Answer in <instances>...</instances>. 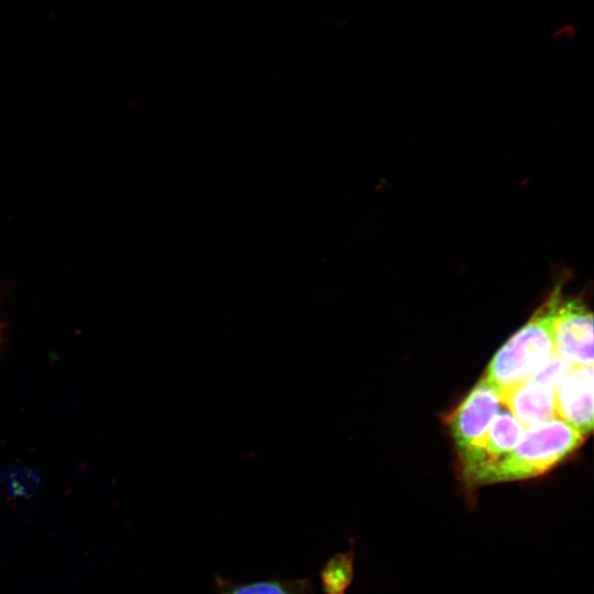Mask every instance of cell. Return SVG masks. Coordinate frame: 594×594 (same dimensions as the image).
Masks as SVG:
<instances>
[{
    "instance_id": "9c48e42d",
    "label": "cell",
    "mask_w": 594,
    "mask_h": 594,
    "mask_svg": "<svg viewBox=\"0 0 594 594\" xmlns=\"http://www.w3.org/2000/svg\"><path fill=\"white\" fill-rule=\"evenodd\" d=\"M353 549L331 557L320 572L326 594H344L354 576Z\"/></svg>"
},
{
    "instance_id": "30bf717a",
    "label": "cell",
    "mask_w": 594,
    "mask_h": 594,
    "mask_svg": "<svg viewBox=\"0 0 594 594\" xmlns=\"http://www.w3.org/2000/svg\"><path fill=\"white\" fill-rule=\"evenodd\" d=\"M572 366L556 353L531 378L556 392Z\"/></svg>"
},
{
    "instance_id": "6da1fadb",
    "label": "cell",
    "mask_w": 594,
    "mask_h": 594,
    "mask_svg": "<svg viewBox=\"0 0 594 594\" xmlns=\"http://www.w3.org/2000/svg\"><path fill=\"white\" fill-rule=\"evenodd\" d=\"M560 299L557 288L491 360L483 377L499 392L531 378L556 354L553 321Z\"/></svg>"
},
{
    "instance_id": "7a4b0ae2",
    "label": "cell",
    "mask_w": 594,
    "mask_h": 594,
    "mask_svg": "<svg viewBox=\"0 0 594 594\" xmlns=\"http://www.w3.org/2000/svg\"><path fill=\"white\" fill-rule=\"evenodd\" d=\"M583 440L580 432L559 418L528 427L513 450L487 474L484 485L543 475Z\"/></svg>"
},
{
    "instance_id": "277c9868",
    "label": "cell",
    "mask_w": 594,
    "mask_h": 594,
    "mask_svg": "<svg viewBox=\"0 0 594 594\" xmlns=\"http://www.w3.org/2000/svg\"><path fill=\"white\" fill-rule=\"evenodd\" d=\"M553 341L556 353L571 365H593V315L584 304L560 299Z\"/></svg>"
},
{
    "instance_id": "3957f363",
    "label": "cell",
    "mask_w": 594,
    "mask_h": 594,
    "mask_svg": "<svg viewBox=\"0 0 594 594\" xmlns=\"http://www.w3.org/2000/svg\"><path fill=\"white\" fill-rule=\"evenodd\" d=\"M522 433L520 422L504 410L496 414L476 442L460 451L461 480L470 494L484 486L487 474L513 450Z\"/></svg>"
},
{
    "instance_id": "5b68a950",
    "label": "cell",
    "mask_w": 594,
    "mask_h": 594,
    "mask_svg": "<svg viewBox=\"0 0 594 594\" xmlns=\"http://www.w3.org/2000/svg\"><path fill=\"white\" fill-rule=\"evenodd\" d=\"M499 391L484 377L474 386L449 419L459 452L476 442L498 411Z\"/></svg>"
},
{
    "instance_id": "ba28073f",
    "label": "cell",
    "mask_w": 594,
    "mask_h": 594,
    "mask_svg": "<svg viewBox=\"0 0 594 594\" xmlns=\"http://www.w3.org/2000/svg\"><path fill=\"white\" fill-rule=\"evenodd\" d=\"M219 594H314V585L306 579H270L240 583L216 578Z\"/></svg>"
},
{
    "instance_id": "8992f818",
    "label": "cell",
    "mask_w": 594,
    "mask_h": 594,
    "mask_svg": "<svg viewBox=\"0 0 594 594\" xmlns=\"http://www.w3.org/2000/svg\"><path fill=\"white\" fill-rule=\"evenodd\" d=\"M556 417L583 437L593 427V365L572 366L554 392Z\"/></svg>"
},
{
    "instance_id": "8fae6325",
    "label": "cell",
    "mask_w": 594,
    "mask_h": 594,
    "mask_svg": "<svg viewBox=\"0 0 594 594\" xmlns=\"http://www.w3.org/2000/svg\"><path fill=\"white\" fill-rule=\"evenodd\" d=\"M576 31L578 28L574 23L563 24L554 30L552 37H560L564 35L565 37L570 38L575 35Z\"/></svg>"
},
{
    "instance_id": "52a82bcc",
    "label": "cell",
    "mask_w": 594,
    "mask_h": 594,
    "mask_svg": "<svg viewBox=\"0 0 594 594\" xmlns=\"http://www.w3.org/2000/svg\"><path fill=\"white\" fill-rule=\"evenodd\" d=\"M499 398L522 427L557 418L554 392L534 378L499 392Z\"/></svg>"
}]
</instances>
